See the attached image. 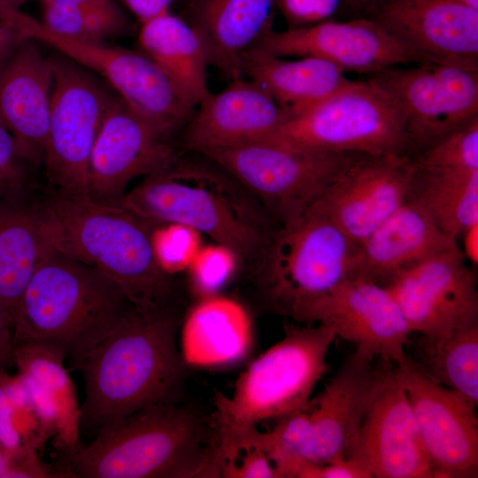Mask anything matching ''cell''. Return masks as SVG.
I'll list each match as a JSON object with an SVG mask.
<instances>
[{"mask_svg":"<svg viewBox=\"0 0 478 478\" xmlns=\"http://www.w3.org/2000/svg\"><path fill=\"white\" fill-rule=\"evenodd\" d=\"M177 328L168 305L129 308L78 369L85 391L81 433L96 435L146 407L173 401L185 366Z\"/></svg>","mask_w":478,"mask_h":478,"instance_id":"6da1fadb","label":"cell"},{"mask_svg":"<svg viewBox=\"0 0 478 478\" xmlns=\"http://www.w3.org/2000/svg\"><path fill=\"white\" fill-rule=\"evenodd\" d=\"M181 152L115 204L158 226H189L230 247L241 260L263 256L274 232L251 194L213 161Z\"/></svg>","mask_w":478,"mask_h":478,"instance_id":"7a4b0ae2","label":"cell"},{"mask_svg":"<svg viewBox=\"0 0 478 478\" xmlns=\"http://www.w3.org/2000/svg\"><path fill=\"white\" fill-rule=\"evenodd\" d=\"M132 305L103 273L52 246L22 294L13 348L28 343L52 346L78 370Z\"/></svg>","mask_w":478,"mask_h":478,"instance_id":"3957f363","label":"cell"},{"mask_svg":"<svg viewBox=\"0 0 478 478\" xmlns=\"http://www.w3.org/2000/svg\"><path fill=\"white\" fill-rule=\"evenodd\" d=\"M37 207L55 249L103 273L137 307L168 305L170 275L158 262L153 225L120 204L59 192Z\"/></svg>","mask_w":478,"mask_h":478,"instance_id":"277c9868","label":"cell"},{"mask_svg":"<svg viewBox=\"0 0 478 478\" xmlns=\"http://www.w3.org/2000/svg\"><path fill=\"white\" fill-rule=\"evenodd\" d=\"M196 412L173 402L146 407L100 430L88 444L63 451V477L215 476L216 446Z\"/></svg>","mask_w":478,"mask_h":478,"instance_id":"5b68a950","label":"cell"},{"mask_svg":"<svg viewBox=\"0 0 478 478\" xmlns=\"http://www.w3.org/2000/svg\"><path fill=\"white\" fill-rule=\"evenodd\" d=\"M336 337L334 327L327 323L288 327L283 338L240 374L232 395L217 397L218 435L239 433L307 410Z\"/></svg>","mask_w":478,"mask_h":478,"instance_id":"8992f818","label":"cell"},{"mask_svg":"<svg viewBox=\"0 0 478 478\" xmlns=\"http://www.w3.org/2000/svg\"><path fill=\"white\" fill-rule=\"evenodd\" d=\"M358 243L310 204L281 224L263 253V283L270 305L303 321L316 303L358 275Z\"/></svg>","mask_w":478,"mask_h":478,"instance_id":"52a82bcc","label":"cell"},{"mask_svg":"<svg viewBox=\"0 0 478 478\" xmlns=\"http://www.w3.org/2000/svg\"><path fill=\"white\" fill-rule=\"evenodd\" d=\"M269 138L325 152L412 156L400 104L368 78L351 80L314 107L289 118Z\"/></svg>","mask_w":478,"mask_h":478,"instance_id":"ba28073f","label":"cell"},{"mask_svg":"<svg viewBox=\"0 0 478 478\" xmlns=\"http://www.w3.org/2000/svg\"><path fill=\"white\" fill-rule=\"evenodd\" d=\"M12 18L30 38L99 74L162 137L172 141L180 135L193 116L196 107L142 50L63 35L20 11Z\"/></svg>","mask_w":478,"mask_h":478,"instance_id":"9c48e42d","label":"cell"},{"mask_svg":"<svg viewBox=\"0 0 478 478\" xmlns=\"http://www.w3.org/2000/svg\"><path fill=\"white\" fill-rule=\"evenodd\" d=\"M201 155L282 224L308 207L358 154L312 150L266 138Z\"/></svg>","mask_w":478,"mask_h":478,"instance_id":"30bf717a","label":"cell"},{"mask_svg":"<svg viewBox=\"0 0 478 478\" xmlns=\"http://www.w3.org/2000/svg\"><path fill=\"white\" fill-rule=\"evenodd\" d=\"M49 58L53 85L42 159L46 177L56 192L89 197L91 150L116 93L69 58L60 53Z\"/></svg>","mask_w":478,"mask_h":478,"instance_id":"8fae6325","label":"cell"},{"mask_svg":"<svg viewBox=\"0 0 478 478\" xmlns=\"http://www.w3.org/2000/svg\"><path fill=\"white\" fill-rule=\"evenodd\" d=\"M368 79L400 104L412 156L478 119V70L425 62L385 68Z\"/></svg>","mask_w":478,"mask_h":478,"instance_id":"7c38bea8","label":"cell"},{"mask_svg":"<svg viewBox=\"0 0 478 478\" xmlns=\"http://www.w3.org/2000/svg\"><path fill=\"white\" fill-rule=\"evenodd\" d=\"M384 286L426 343H440L478 320L475 275L458 244L397 273Z\"/></svg>","mask_w":478,"mask_h":478,"instance_id":"4fadbf2b","label":"cell"},{"mask_svg":"<svg viewBox=\"0 0 478 478\" xmlns=\"http://www.w3.org/2000/svg\"><path fill=\"white\" fill-rule=\"evenodd\" d=\"M414 176L411 155L358 154L311 204L359 244L408 198Z\"/></svg>","mask_w":478,"mask_h":478,"instance_id":"5bb4252c","label":"cell"},{"mask_svg":"<svg viewBox=\"0 0 478 478\" xmlns=\"http://www.w3.org/2000/svg\"><path fill=\"white\" fill-rule=\"evenodd\" d=\"M396 372L409 399L434 478H476L477 406L412 362L396 366Z\"/></svg>","mask_w":478,"mask_h":478,"instance_id":"9a60e30c","label":"cell"},{"mask_svg":"<svg viewBox=\"0 0 478 478\" xmlns=\"http://www.w3.org/2000/svg\"><path fill=\"white\" fill-rule=\"evenodd\" d=\"M359 10L425 61L478 70V10L461 0H365Z\"/></svg>","mask_w":478,"mask_h":478,"instance_id":"2e32d148","label":"cell"},{"mask_svg":"<svg viewBox=\"0 0 478 478\" xmlns=\"http://www.w3.org/2000/svg\"><path fill=\"white\" fill-rule=\"evenodd\" d=\"M305 322L327 323L336 336L355 345V352L405 367L410 329L390 291L362 275L341 283L316 303Z\"/></svg>","mask_w":478,"mask_h":478,"instance_id":"e0dca14e","label":"cell"},{"mask_svg":"<svg viewBox=\"0 0 478 478\" xmlns=\"http://www.w3.org/2000/svg\"><path fill=\"white\" fill-rule=\"evenodd\" d=\"M252 49L281 58H320L345 73L367 75L392 66L427 62L363 16L281 31L273 28Z\"/></svg>","mask_w":478,"mask_h":478,"instance_id":"ac0fdd59","label":"cell"},{"mask_svg":"<svg viewBox=\"0 0 478 478\" xmlns=\"http://www.w3.org/2000/svg\"><path fill=\"white\" fill-rule=\"evenodd\" d=\"M180 154L117 94L105 114L91 150L89 197L115 204L135 178L157 173Z\"/></svg>","mask_w":478,"mask_h":478,"instance_id":"d6986e66","label":"cell"},{"mask_svg":"<svg viewBox=\"0 0 478 478\" xmlns=\"http://www.w3.org/2000/svg\"><path fill=\"white\" fill-rule=\"evenodd\" d=\"M390 365L347 458L372 477L434 478L406 392Z\"/></svg>","mask_w":478,"mask_h":478,"instance_id":"ffe728a7","label":"cell"},{"mask_svg":"<svg viewBox=\"0 0 478 478\" xmlns=\"http://www.w3.org/2000/svg\"><path fill=\"white\" fill-rule=\"evenodd\" d=\"M287 119L260 85L243 76L210 92L196 106L180 138L186 150L204 154L269 138Z\"/></svg>","mask_w":478,"mask_h":478,"instance_id":"44dd1931","label":"cell"},{"mask_svg":"<svg viewBox=\"0 0 478 478\" xmlns=\"http://www.w3.org/2000/svg\"><path fill=\"white\" fill-rule=\"evenodd\" d=\"M373 361L354 351L310 402L312 465L348 457L390 364L378 368Z\"/></svg>","mask_w":478,"mask_h":478,"instance_id":"7402d4cb","label":"cell"},{"mask_svg":"<svg viewBox=\"0 0 478 478\" xmlns=\"http://www.w3.org/2000/svg\"><path fill=\"white\" fill-rule=\"evenodd\" d=\"M52 85L50 58L33 38L0 63V117L35 165L43 159Z\"/></svg>","mask_w":478,"mask_h":478,"instance_id":"603a6c76","label":"cell"},{"mask_svg":"<svg viewBox=\"0 0 478 478\" xmlns=\"http://www.w3.org/2000/svg\"><path fill=\"white\" fill-rule=\"evenodd\" d=\"M185 17L209 66L227 80L243 77L245 55L273 27L275 0H187Z\"/></svg>","mask_w":478,"mask_h":478,"instance_id":"cb8c5ba5","label":"cell"},{"mask_svg":"<svg viewBox=\"0 0 478 478\" xmlns=\"http://www.w3.org/2000/svg\"><path fill=\"white\" fill-rule=\"evenodd\" d=\"M457 244L410 194L359 243L358 275L384 285L397 273Z\"/></svg>","mask_w":478,"mask_h":478,"instance_id":"d4e9b609","label":"cell"},{"mask_svg":"<svg viewBox=\"0 0 478 478\" xmlns=\"http://www.w3.org/2000/svg\"><path fill=\"white\" fill-rule=\"evenodd\" d=\"M252 341V325L245 308L218 294L203 297L186 315L180 337L185 365L215 367L243 358Z\"/></svg>","mask_w":478,"mask_h":478,"instance_id":"484cf974","label":"cell"},{"mask_svg":"<svg viewBox=\"0 0 478 478\" xmlns=\"http://www.w3.org/2000/svg\"><path fill=\"white\" fill-rule=\"evenodd\" d=\"M344 73L320 58L286 60L254 49L243 61V76L260 85L288 119L314 107L342 89L351 81Z\"/></svg>","mask_w":478,"mask_h":478,"instance_id":"4316f807","label":"cell"},{"mask_svg":"<svg viewBox=\"0 0 478 478\" xmlns=\"http://www.w3.org/2000/svg\"><path fill=\"white\" fill-rule=\"evenodd\" d=\"M51 247L37 206L0 200V305L12 330L22 294Z\"/></svg>","mask_w":478,"mask_h":478,"instance_id":"83f0119b","label":"cell"},{"mask_svg":"<svg viewBox=\"0 0 478 478\" xmlns=\"http://www.w3.org/2000/svg\"><path fill=\"white\" fill-rule=\"evenodd\" d=\"M137 41L195 107L211 92L205 50L183 17L170 11L140 24Z\"/></svg>","mask_w":478,"mask_h":478,"instance_id":"f1b7e54d","label":"cell"},{"mask_svg":"<svg viewBox=\"0 0 478 478\" xmlns=\"http://www.w3.org/2000/svg\"><path fill=\"white\" fill-rule=\"evenodd\" d=\"M13 358L18 372L37 382L56 407L57 447L61 451L77 447L81 443V405L64 354L47 344L28 343L14 346Z\"/></svg>","mask_w":478,"mask_h":478,"instance_id":"f546056e","label":"cell"},{"mask_svg":"<svg viewBox=\"0 0 478 478\" xmlns=\"http://www.w3.org/2000/svg\"><path fill=\"white\" fill-rule=\"evenodd\" d=\"M411 196L456 241L478 224V171H434L415 166Z\"/></svg>","mask_w":478,"mask_h":478,"instance_id":"4dcf8cb0","label":"cell"},{"mask_svg":"<svg viewBox=\"0 0 478 478\" xmlns=\"http://www.w3.org/2000/svg\"><path fill=\"white\" fill-rule=\"evenodd\" d=\"M422 352L425 374L478 405V320L440 343H423Z\"/></svg>","mask_w":478,"mask_h":478,"instance_id":"1f68e13d","label":"cell"},{"mask_svg":"<svg viewBox=\"0 0 478 478\" xmlns=\"http://www.w3.org/2000/svg\"><path fill=\"white\" fill-rule=\"evenodd\" d=\"M254 436L273 463L276 478H302L312 465L308 409L278 420L269 431L260 432L256 428Z\"/></svg>","mask_w":478,"mask_h":478,"instance_id":"d6a6232c","label":"cell"},{"mask_svg":"<svg viewBox=\"0 0 478 478\" xmlns=\"http://www.w3.org/2000/svg\"><path fill=\"white\" fill-rule=\"evenodd\" d=\"M41 22L51 31L83 40L108 41L130 30V22L116 3L77 8L40 1Z\"/></svg>","mask_w":478,"mask_h":478,"instance_id":"836d02e7","label":"cell"},{"mask_svg":"<svg viewBox=\"0 0 478 478\" xmlns=\"http://www.w3.org/2000/svg\"><path fill=\"white\" fill-rule=\"evenodd\" d=\"M49 439L41 429L22 376L0 368V442L8 456L25 444H44Z\"/></svg>","mask_w":478,"mask_h":478,"instance_id":"e575fe53","label":"cell"},{"mask_svg":"<svg viewBox=\"0 0 478 478\" xmlns=\"http://www.w3.org/2000/svg\"><path fill=\"white\" fill-rule=\"evenodd\" d=\"M420 169L478 171V119L412 156Z\"/></svg>","mask_w":478,"mask_h":478,"instance_id":"d590c367","label":"cell"},{"mask_svg":"<svg viewBox=\"0 0 478 478\" xmlns=\"http://www.w3.org/2000/svg\"><path fill=\"white\" fill-rule=\"evenodd\" d=\"M201 235L193 227L181 224L154 226L153 246L162 270L170 276L187 271L203 245Z\"/></svg>","mask_w":478,"mask_h":478,"instance_id":"8d00e7d4","label":"cell"},{"mask_svg":"<svg viewBox=\"0 0 478 478\" xmlns=\"http://www.w3.org/2000/svg\"><path fill=\"white\" fill-rule=\"evenodd\" d=\"M240 260L230 247L213 242L201 246L187 271L196 291L205 297L218 294L232 278Z\"/></svg>","mask_w":478,"mask_h":478,"instance_id":"74e56055","label":"cell"},{"mask_svg":"<svg viewBox=\"0 0 478 478\" xmlns=\"http://www.w3.org/2000/svg\"><path fill=\"white\" fill-rule=\"evenodd\" d=\"M34 165L0 117V200H23Z\"/></svg>","mask_w":478,"mask_h":478,"instance_id":"f35d334b","label":"cell"},{"mask_svg":"<svg viewBox=\"0 0 478 478\" xmlns=\"http://www.w3.org/2000/svg\"><path fill=\"white\" fill-rule=\"evenodd\" d=\"M347 0H275L288 27L315 24L331 19Z\"/></svg>","mask_w":478,"mask_h":478,"instance_id":"ab89813d","label":"cell"},{"mask_svg":"<svg viewBox=\"0 0 478 478\" xmlns=\"http://www.w3.org/2000/svg\"><path fill=\"white\" fill-rule=\"evenodd\" d=\"M302 478H373L358 463L343 458L321 465H310Z\"/></svg>","mask_w":478,"mask_h":478,"instance_id":"60d3db41","label":"cell"},{"mask_svg":"<svg viewBox=\"0 0 478 478\" xmlns=\"http://www.w3.org/2000/svg\"><path fill=\"white\" fill-rule=\"evenodd\" d=\"M27 38L29 36L15 19H0V63Z\"/></svg>","mask_w":478,"mask_h":478,"instance_id":"b9f144b4","label":"cell"},{"mask_svg":"<svg viewBox=\"0 0 478 478\" xmlns=\"http://www.w3.org/2000/svg\"><path fill=\"white\" fill-rule=\"evenodd\" d=\"M143 24L160 14L170 12L174 0H121Z\"/></svg>","mask_w":478,"mask_h":478,"instance_id":"7bdbcfd3","label":"cell"},{"mask_svg":"<svg viewBox=\"0 0 478 478\" xmlns=\"http://www.w3.org/2000/svg\"><path fill=\"white\" fill-rule=\"evenodd\" d=\"M14 367L12 330L0 305V368Z\"/></svg>","mask_w":478,"mask_h":478,"instance_id":"ee69618b","label":"cell"},{"mask_svg":"<svg viewBox=\"0 0 478 478\" xmlns=\"http://www.w3.org/2000/svg\"><path fill=\"white\" fill-rule=\"evenodd\" d=\"M477 235H478V224H475L466 229L463 234V244L464 250L462 251L465 258L472 261L475 265L477 264Z\"/></svg>","mask_w":478,"mask_h":478,"instance_id":"f6af8a7d","label":"cell"},{"mask_svg":"<svg viewBox=\"0 0 478 478\" xmlns=\"http://www.w3.org/2000/svg\"><path fill=\"white\" fill-rule=\"evenodd\" d=\"M43 2H50L61 5L77 7V8H88L95 6H102L112 4L114 0H40Z\"/></svg>","mask_w":478,"mask_h":478,"instance_id":"bcb514c9","label":"cell"},{"mask_svg":"<svg viewBox=\"0 0 478 478\" xmlns=\"http://www.w3.org/2000/svg\"><path fill=\"white\" fill-rule=\"evenodd\" d=\"M30 0H0V19L19 12V9Z\"/></svg>","mask_w":478,"mask_h":478,"instance_id":"7dc6e473","label":"cell"},{"mask_svg":"<svg viewBox=\"0 0 478 478\" xmlns=\"http://www.w3.org/2000/svg\"><path fill=\"white\" fill-rule=\"evenodd\" d=\"M8 463V453L0 442V478H4Z\"/></svg>","mask_w":478,"mask_h":478,"instance_id":"c3c4849f","label":"cell"},{"mask_svg":"<svg viewBox=\"0 0 478 478\" xmlns=\"http://www.w3.org/2000/svg\"><path fill=\"white\" fill-rule=\"evenodd\" d=\"M464 4L469 7L478 10V0H461Z\"/></svg>","mask_w":478,"mask_h":478,"instance_id":"681fc988","label":"cell"},{"mask_svg":"<svg viewBox=\"0 0 478 478\" xmlns=\"http://www.w3.org/2000/svg\"><path fill=\"white\" fill-rule=\"evenodd\" d=\"M364 1L365 0H347L346 3L349 4L351 7H356L359 9Z\"/></svg>","mask_w":478,"mask_h":478,"instance_id":"f907efd6","label":"cell"}]
</instances>
